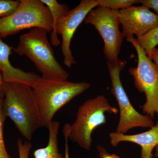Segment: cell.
<instances>
[{
	"label": "cell",
	"mask_w": 158,
	"mask_h": 158,
	"mask_svg": "<svg viewBox=\"0 0 158 158\" xmlns=\"http://www.w3.org/2000/svg\"><path fill=\"white\" fill-rule=\"evenodd\" d=\"M90 87V84L87 82L74 83L40 77L31 88L37 102L42 127L48 129L58 110Z\"/></svg>",
	"instance_id": "cell-2"
},
{
	"label": "cell",
	"mask_w": 158,
	"mask_h": 158,
	"mask_svg": "<svg viewBox=\"0 0 158 158\" xmlns=\"http://www.w3.org/2000/svg\"><path fill=\"white\" fill-rule=\"evenodd\" d=\"M20 1L0 0V19L9 16L18 8Z\"/></svg>",
	"instance_id": "cell-17"
},
{
	"label": "cell",
	"mask_w": 158,
	"mask_h": 158,
	"mask_svg": "<svg viewBox=\"0 0 158 158\" xmlns=\"http://www.w3.org/2000/svg\"><path fill=\"white\" fill-rule=\"evenodd\" d=\"M137 40L140 46L144 50L148 57L151 59L153 49L158 45V27L142 37L137 38Z\"/></svg>",
	"instance_id": "cell-15"
},
{
	"label": "cell",
	"mask_w": 158,
	"mask_h": 158,
	"mask_svg": "<svg viewBox=\"0 0 158 158\" xmlns=\"http://www.w3.org/2000/svg\"><path fill=\"white\" fill-rule=\"evenodd\" d=\"M118 11L98 6L90 10L85 18V24L94 27L104 43V52L108 62H116L123 42L124 35L119 30Z\"/></svg>",
	"instance_id": "cell-8"
},
{
	"label": "cell",
	"mask_w": 158,
	"mask_h": 158,
	"mask_svg": "<svg viewBox=\"0 0 158 158\" xmlns=\"http://www.w3.org/2000/svg\"><path fill=\"white\" fill-rule=\"evenodd\" d=\"M3 98H0V158H12L7 152L4 141V125L6 118L2 110Z\"/></svg>",
	"instance_id": "cell-18"
},
{
	"label": "cell",
	"mask_w": 158,
	"mask_h": 158,
	"mask_svg": "<svg viewBox=\"0 0 158 158\" xmlns=\"http://www.w3.org/2000/svg\"><path fill=\"white\" fill-rule=\"evenodd\" d=\"M118 109L113 107L104 95L89 99L78 108L76 118L72 124H65L69 139L76 142L83 149L89 150L92 145L91 135L94 130L105 124V113L117 114Z\"/></svg>",
	"instance_id": "cell-4"
},
{
	"label": "cell",
	"mask_w": 158,
	"mask_h": 158,
	"mask_svg": "<svg viewBox=\"0 0 158 158\" xmlns=\"http://www.w3.org/2000/svg\"><path fill=\"white\" fill-rule=\"evenodd\" d=\"M97 149L100 158H120L119 156L113 154L109 153L102 146L98 145Z\"/></svg>",
	"instance_id": "cell-21"
},
{
	"label": "cell",
	"mask_w": 158,
	"mask_h": 158,
	"mask_svg": "<svg viewBox=\"0 0 158 158\" xmlns=\"http://www.w3.org/2000/svg\"><path fill=\"white\" fill-rule=\"evenodd\" d=\"M17 146L19 158H29L30 151L32 148L31 142L25 141L23 143L22 140L19 139L17 141Z\"/></svg>",
	"instance_id": "cell-19"
},
{
	"label": "cell",
	"mask_w": 158,
	"mask_h": 158,
	"mask_svg": "<svg viewBox=\"0 0 158 158\" xmlns=\"http://www.w3.org/2000/svg\"><path fill=\"white\" fill-rule=\"evenodd\" d=\"M118 17L126 38L134 35L139 38L158 27V15L144 5L121 9Z\"/></svg>",
	"instance_id": "cell-10"
},
{
	"label": "cell",
	"mask_w": 158,
	"mask_h": 158,
	"mask_svg": "<svg viewBox=\"0 0 158 158\" xmlns=\"http://www.w3.org/2000/svg\"><path fill=\"white\" fill-rule=\"evenodd\" d=\"M63 135H64V138L65 140V158H69V146L68 144V136L67 135V132L65 130L63 129Z\"/></svg>",
	"instance_id": "cell-22"
},
{
	"label": "cell",
	"mask_w": 158,
	"mask_h": 158,
	"mask_svg": "<svg viewBox=\"0 0 158 158\" xmlns=\"http://www.w3.org/2000/svg\"><path fill=\"white\" fill-rule=\"evenodd\" d=\"M5 93V83L3 81L2 74L0 72V98H3Z\"/></svg>",
	"instance_id": "cell-23"
},
{
	"label": "cell",
	"mask_w": 158,
	"mask_h": 158,
	"mask_svg": "<svg viewBox=\"0 0 158 158\" xmlns=\"http://www.w3.org/2000/svg\"><path fill=\"white\" fill-rule=\"evenodd\" d=\"M48 8L50 12L53 23V29L51 34V42L54 46H58L60 44L56 31L57 23L59 19L64 17L69 11L66 4H60L56 0H41Z\"/></svg>",
	"instance_id": "cell-14"
},
{
	"label": "cell",
	"mask_w": 158,
	"mask_h": 158,
	"mask_svg": "<svg viewBox=\"0 0 158 158\" xmlns=\"http://www.w3.org/2000/svg\"><path fill=\"white\" fill-rule=\"evenodd\" d=\"M98 6L106 7L113 10L119 11L133 5L139 3L137 0H97ZM97 6V7H98Z\"/></svg>",
	"instance_id": "cell-16"
},
{
	"label": "cell",
	"mask_w": 158,
	"mask_h": 158,
	"mask_svg": "<svg viewBox=\"0 0 158 158\" xmlns=\"http://www.w3.org/2000/svg\"><path fill=\"white\" fill-rule=\"evenodd\" d=\"M60 127L59 122H52L49 126L48 143L45 147L34 151L35 158H65L59 152L58 147V135Z\"/></svg>",
	"instance_id": "cell-13"
},
{
	"label": "cell",
	"mask_w": 158,
	"mask_h": 158,
	"mask_svg": "<svg viewBox=\"0 0 158 158\" xmlns=\"http://www.w3.org/2000/svg\"><path fill=\"white\" fill-rule=\"evenodd\" d=\"M127 62L119 59L116 62H107L112 83L111 93L115 97L119 110V121L116 132L123 134L133 128H151L155 125L150 116L140 114L134 108L123 88L120 74Z\"/></svg>",
	"instance_id": "cell-7"
},
{
	"label": "cell",
	"mask_w": 158,
	"mask_h": 158,
	"mask_svg": "<svg viewBox=\"0 0 158 158\" xmlns=\"http://www.w3.org/2000/svg\"><path fill=\"white\" fill-rule=\"evenodd\" d=\"M139 3L149 9H153L158 15V0H141L139 1Z\"/></svg>",
	"instance_id": "cell-20"
},
{
	"label": "cell",
	"mask_w": 158,
	"mask_h": 158,
	"mask_svg": "<svg viewBox=\"0 0 158 158\" xmlns=\"http://www.w3.org/2000/svg\"><path fill=\"white\" fill-rule=\"evenodd\" d=\"M2 110L4 117H9L21 134L31 141L35 131L42 127L33 89L20 83H5Z\"/></svg>",
	"instance_id": "cell-1"
},
{
	"label": "cell",
	"mask_w": 158,
	"mask_h": 158,
	"mask_svg": "<svg viewBox=\"0 0 158 158\" xmlns=\"http://www.w3.org/2000/svg\"><path fill=\"white\" fill-rule=\"evenodd\" d=\"M18 8L7 17L0 19V38H5L25 29L40 28L52 31L50 12L41 0H21Z\"/></svg>",
	"instance_id": "cell-5"
},
{
	"label": "cell",
	"mask_w": 158,
	"mask_h": 158,
	"mask_svg": "<svg viewBox=\"0 0 158 158\" xmlns=\"http://www.w3.org/2000/svg\"><path fill=\"white\" fill-rule=\"evenodd\" d=\"M110 141L113 147L122 141L132 142L140 145L141 158H152V151L156 148V157H158V121L150 129L140 134L127 135L121 133H110Z\"/></svg>",
	"instance_id": "cell-12"
},
{
	"label": "cell",
	"mask_w": 158,
	"mask_h": 158,
	"mask_svg": "<svg viewBox=\"0 0 158 158\" xmlns=\"http://www.w3.org/2000/svg\"><path fill=\"white\" fill-rule=\"evenodd\" d=\"M45 29L34 28L19 37L18 45L13 51L20 56H25L34 62L42 74L41 77L48 80L67 81L69 73L59 64L47 37Z\"/></svg>",
	"instance_id": "cell-3"
},
{
	"label": "cell",
	"mask_w": 158,
	"mask_h": 158,
	"mask_svg": "<svg viewBox=\"0 0 158 158\" xmlns=\"http://www.w3.org/2000/svg\"><path fill=\"white\" fill-rule=\"evenodd\" d=\"M151 59L155 63L158 68V49L156 48L153 49L151 56Z\"/></svg>",
	"instance_id": "cell-24"
},
{
	"label": "cell",
	"mask_w": 158,
	"mask_h": 158,
	"mask_svg": "<svg viewBox=\"0 0 158 158\" xmlns=\"http://www.w3.org/2000/svg\"><path fill=\"white\" fill-rule=\"evenodd\" d=\"M135 49L138 54V65L129 69L134 80L136 89L145 94L146 101L142 108L144 113L152 118L155 113L158 116V68L151 59L148 57L134 36L126 38Z\"/></svg>",
	"instance_id": "cell-6"
},
{
	"label": "cell",
	"mask_w": 158,
	"mask_h": 158,
	"mask_svg": "<svg viewBox=\"0 0 158 158\" xmlns=\"http://www.w3.org/2000/svg\"><path fill=\"white\" fill-rule=\"evenodd\" d=\"M97 6V0H82L76 7L69 10L64 17L59 19L57 23V34L62 36L61 49L64 63L68 68L76 63L70 49L71 42L75 32L90 10Z\"/></svg>",
	"instance_id": "cell-9"
},
{
	"label": "cell",
	"mask_w": 158,
	"mask_h": 158,
	"mask_svg": "<svg viewBox=\"0 0 158 158\" xmlns=\"http://www.w3.org/2000/svg\"><path fill=\"white\" fill-rule=\"evenodd\" d=\"M12 47L0 38V72L4 83H20L32 87L40 77L34 72H27L11 65L9 57Z\"/></svg>",
	"instance_id": "cell-11"
}]
</instances>
